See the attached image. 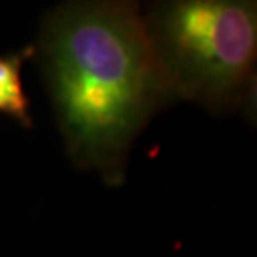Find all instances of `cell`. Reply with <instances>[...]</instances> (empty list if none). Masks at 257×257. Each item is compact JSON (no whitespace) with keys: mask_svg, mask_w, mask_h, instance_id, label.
<instances>
[{"mask_svg":"<svg viewBox=\"0 0 257 257\" xmlns=\"http://www.w3.org/2000/svg\"><path fill=\"white\" fill-rule=\"evenodd\" d=\"M34 55L72 161L122 184L136 137L171 104L139 5H60L44 19Z\"/></svg>","mask_w":257,"mask_h":257,"instance_id":"obj_1","label":"cell"},{"mask_svg":"<svg viewBox=\"0 0 257 257\" xmlns=\"http://www.w3.org/2000/svg\"><path fill=\"white\" fill-rule=\"evenodd\" d=\"M169 100H191L214 114L247 107L254 97L255 2L179 0L146 19Z\"/></svg>","mask_w":257,"mask_h":257,"instance_id":"obj_2","label":"cell"},{"mask_svg":"<svg viewBox=\"0 0 257 257\" xmlns=\"http://www.w3.org/2000/svg\"><path fill=\"white\" fill-rule=\"evenodd\" d=\"M30 57H34V45L0 55V114L19 122L22 127L32 125L30 99L25 94L20 77L22 64Z\"/></svg>","mask_w":257,"mask_h":257,"instance_id":"obj_3","label":"cell"}]
</instances>
